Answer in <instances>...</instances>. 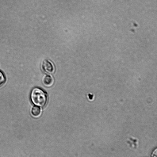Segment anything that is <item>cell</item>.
Segmentation results:
<instances>
[{
	"label": "cell",
	"instance_id": "obj_1",
	"mask_svg": "<svg viewBox=\"0 0 157 157\" xmlns=\"http://www.w3.org/2000/svg\"><path fill=\"white\" fill-rule=\"evenodd\" d=\"M30 98L34 105L40 107H44L48 101L46 93L42 89L38 87H34L32 90Z\"/></svg>",
	"mask_w": 157,
	"mask_h": 157
},
{
	"label": "cell",
	"instance_id": "obj_2",
	"mask_svg": "<svg viewBox=\"0 0 157 157\" xmlns=\"http://www.w3.org/2000/svg\"><path fill=\"white\" fill-rule=\"evenodd\" d=\"M41 68L43 71L47 74L53 73L55 71L53 63L48 59H44L42 62Z\"/></svg>",
	"mask_w": 157,
	"mask_h": 157
},
{
	"label": "cell",
	"instance_id": "obj_3",
	"mask_svg": "<svg viewBox=\"0 0 157 157\" xmlns=\"http://www.w3.org/2000/svg\"><path fill=\"white\" fill-rule=\"evenodd\" d=\"M42 82L44 85L46 86H50L54 83V79L53 77L48 74L45 75L42 78Z\"/></svg>",
	"mask_w": 157,
	"mask_h": 157
},
{
	"label": "cell",
	"instance_id": "obj_4",
	"mask_svg": "<svg viewBox=\"0 0 157 157\" xmlns=\"http://www.w3.org/2000/svg\"><path fill=\"white\" fill-rule=\"evenodd\" d=\"M31 113L34 117H38L41 114V110L40 107L37 106H34L32 109Z\"/></svg>",
	"mask_w": 157,
	"mask_h": 157
},
{
	"label": "cell",
	"instance_id": "obj_5",
	"mask_svg": "<svg viewBox=\"0 0 157 157\" xmlns=\"http://www.w3.org/2000/svg\"><path fill=\"white\" fill-rule=\"evenodd\" d=\"M6 81V78L4 73L0 70V86H2Z\"/></svg>",
	"mask_w": 157,
	"mask_h": 157
}]
</instances>
